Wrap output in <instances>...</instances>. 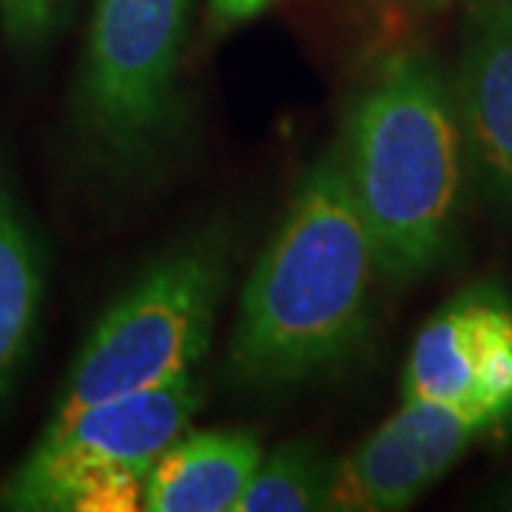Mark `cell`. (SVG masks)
I'll use <instances>...</instances> for the list:
<instances>
[{
	"label": "cell",
	"instance_id": "obj_1",
	"mask_svg": "<svg viewBox=\"0 0 512 512\" xmlns=\"http://www.w3.org/2000/svg\"><path fill=\"white\" fill-rule=\"evenodd\" d=\"M376 274L373 242L333 143L293 185L242 285L228 382L254 396H285L342 370L370 333Z\"/></svg>",
	"mask_w": 512,
	"mask_h": 512
},
{
	"label": "cell",
	"instance_id": "obj_2",
	"mask_svg": "<svg viewBox=\"0 0 512 512\" xmlns=\"http://www.w3.org/2000/svg\"><path fill=\"white\" fill-rule=\"evenodd\" d=\"M336 146L379 274L393 285L433 274L453 254L470 180L439 60L424 49L382 57L353 94Z\"/></svg>",
	"mask_w": 512,
	"mask_h": 512
},
{
	"label": "cell",
	"instance_id": "obj_3",
	"mask_svg": "<svg viewBox=\"0 0 512 512\" xmlns=\"http://www.w3.org/2000/svg\"><path fill=\"white\" fill-rule=\"evenodd\" d=\"M194 9L197 0H94L72 131L86 168L123 194L154 180L183 140Z\"/></svg>",
	"mask_w": 512,
	"mask_h": 512
},
{
	"label": "cell",
	"instance_id": "obj_4",
	"mask_svg": "<svg viewBox=\"0 0 512 512\" xmlns=\"http://www.w3.org/2000/svg\"><path fill=\"white\" fill-rule=\"evenodd\" d=\"M234 259L228 222H211L154 256L89 330L49 421L194 370L211 345Z\"/></svg>",
	"mask_w": 512,
	"mask_h": 512
},
{
	"label": "cell",
	"instance_id": "obj_5",
	"mask_svg": "<svg viewBox=\"0 0 512 512\" xmlns=\"http://www.w3.org/2000/svg\"><path fill=\"white\" fill-rule=\"evenodd\" d=\"M205 402L188 370L177 379L49 421L32 453L0 487V510L131 512L157 458Z\"/></svg>",
	"mask_w": 512,
	"mask_h": 512
},
{
	"label": "cell",
	"instance_id": "obj_6",
	"mask_svg": "<svg viewBox=\"0 0 512 512\" xmlns=\"http://www.w3.org/2000/svg\"><path fill=\"white\" fill-rule=\"evenodd\" d=\"M402 399L444 404L487 430L512 419V299L481 282L458 291L419 330Z\"/></svg>",
	"mask_w": 512,
	"mask_h": 512
},
{
	"label": "cell",
	"instance_id": "obj_7",
	"mask_svg": "<svg viewBox=\"0 0 512 512\" xmlns=\"http://www.w3.org/2000/svg\"><path fill=\"white\" fill-rule=\"evenodd\" d=\"M470 183L498 211H512V0L467 6L450 80Z\"/></svg>",
	"mask_w": 512,
	"mask_h": 512
},
{
	"label": "cell",
	"instance_id": "obj_8",
	"mask_svg": "<svg viewBox=\"0 0 512 512\" xmlns=\"http://www.w3.org/2000/svg\"><path fill=\"white\" fill-rule=\"evenodd\" d=\"M262 456L259 441L248 430L183 433L146 476L143 510L234 512Z\"/></svg>",
	"mask_w": 512,
	"mask_h": 512
},
{
	"label": "cell",
	"instance_id": "obj_9",
	"mask_svg": "<svg viewBox=\"0 0 512 512\" xmlns=\"http://www.w3.org/2000/svg\"><path fill=\"white\" fill-rule=\"evenodd\" d=\"M43 299V242L15 185L0 174V410L32 356Z\"/></svg>",
	"mask_w": 512,
	"mask_h": 512
},
{
	"label": "cell",
	"instance_id": "obj_10",
	"mask_svg": "<svg viewBox=\"0 0 512 512\" xmlns=\"http://www.w3.org/2000/svg\"><path fill=\"white\" fill-rule=\"evenodd\" d=\"M436 481L404 436L382 421L345 458H336L328 510L396 512L407 510Z\"/></svg>",
	"mask_w": 512,
	"mask_h": 512
},
{
	"label": "cell",
	"instance_id": "obj_11",
	"mask_svg": "<svg viewBox=\"0 0 512 512\" xmlns=\"http://www.w3.org/2000/svg\"><path fill=\"white\" fill-rule=\"evenodd\" d=\"M336 458L313 439H293L262 456L234 512L328 510Z\"/></svg>",
	"mask_w": 512,
	"mask_h": 512
},
{
	"label": "cell",
	"instance_id": "obj_12",
	"mask_svg": "<svg viewBox=\"0 0 512 512\" xmlns=\"http://www.w3.org/2000/svg\"><path fill=\"white\" fill-rule=\"evenodd\" d=\"M390 424L404 436L424 461L433 481H441L481 436L493 433L481 421L424 399H402V407L390 416Z\"/></svg>",
	"mask_w": 512,
	"mask_h": 512
},
{
	"label": "cell",
	"instance_id": "obj_13",
	"mask_svg": "<svg viewBox=\"0 0 512 512\" xmlns=\"http://www.w3.org/2000/svg\"><path fill=\"white\" fill-rule=\"evenodd\" d=\"M72 0H0V32L18 55L43 52L66 23Z\"/></svg>",
	"mask_w": 512,
	"mask_h": 512
},
{
	"label": "cell",
	"instance_id": "obj_14",
	"mask_svg": "<svg viewBox=\"0 0 512 512\" xmlns=\"http://www.w3.org/2000/svg\"><path fill=\"white\" fill-rule=\"evenodd\" d=\"M274 0H208V26L211 32H228V29H237L248 20L259 18Z\"/></svg>",
	"mask_w": 512,
	"mask_h": 512
},
{
	"label": "cell",
	"instance_id": "obj_15",
	"mask_svg": "<svg viewBox=\"0 0 512 512\" xmlns=\"http://www.w3.org/2000/svg\"><path fill=\"white\" fill-rule=\"evenodd\" d=\"M404 6H410V9H419V12H436L441 6H447L450 0H399Z\"/></svg>",
	"mask_w": 512,
	"mask_h": 512
},
{
	"label": "cell",
	"instance_id": "obj_16",
	"mask_svg": "<svg viewBox=\"0 0 512 512\" xmlns=\"http://www.w3.org/2000/svg\"><path fill=\"white\" fill-rule=\"evenodd\" d=\"M495 504L498 507H507V510H512V481H507L498 493H495Z\"/></svg>",
	"mask_w": 512,
	"mask_h": 512
},
{
	"label": "cell",
	"instance_id": "obj_17",
	"mask_svg": "<svg viewBox=\"0 0 512 512\" xmlns=\"http://www.w3.org/2000/svg\"><path fill=\"white\" fill-rule=\"evenodd\" d=\"M467 6H473V3H484V0H464Z\"/></svg>",
	"mask_w": 512,
	"mask_h": 512
}]
</instances>
